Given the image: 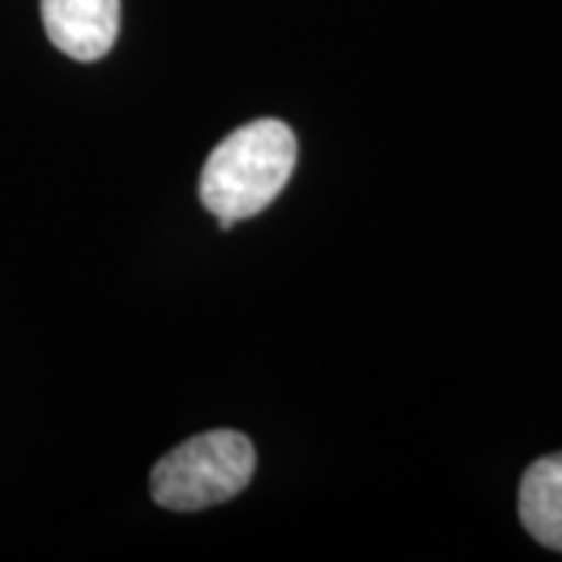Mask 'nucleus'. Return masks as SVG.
Instances as JSON below:
<instances>
[{"mask_svg": "<svg viewBox=\"0 0 562 562\" xmlns=\"http://www.w3.org/2000/svg\"><path fill=\"white\" fill-rule=\"evenodd\" d=\"M297 166V138L281 120L241 125L216 144L201 176V203L222 228L262 213L284 191Z\"/></svg>", "mask_w": 562, "mask_h": 562, "instance_id": "nucleus-1", "label": "nucleus"}, {"mask_svg": "<svg viewBox=\"0 0 562 562\" xmlns=\"http://www.w3.org/2000/svg\"><path fill=\"white\" fill-rule=\"evenodd\" d=\"M257 450L241 431H206L179 443L150 472L154 501L176 513H198L238 497L254 479Z\"/></svg>", "mask_w": 562, "mask_h": 562, "instance_id": "nucleus-2", "label": "nucleus"}, {"mask_svg": "<svg viewBox=\"0 0 562 562\" xmlns=\"http://www.w3.org/2000/svg\"><path fill=\"white\" fill-rule=\"evenodd\" d=\"M41 20L50 44L66 57L94 63L120 35V0H41Z\"/></svg>", "mask_w": 562, "mask_h": 562, "instance_id": "nucleus-3", "label": "nucleus"}, {"mask_svg": "<svg viewBox=\"0 0 562 562\" xmlns=\"http://www.w3.org/2000/svg\"><path fill=\"white\" fill-rule=\"evenodd\" d=\"M519 519L541 547L562 553V450L525 469L519 484Z\"/></svg>", "mask_w": 562, "mask_h": 562, "instance_id": "nucleus-4", "label": "nucleus"}]
</instances>
